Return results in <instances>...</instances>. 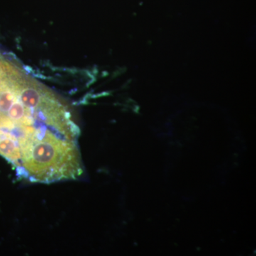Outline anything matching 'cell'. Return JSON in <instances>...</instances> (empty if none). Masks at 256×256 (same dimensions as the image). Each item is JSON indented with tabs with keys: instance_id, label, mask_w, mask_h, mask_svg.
Wrapping results in <instances>:
<instances>
[{
	"instance_id": "6da1fadb",
	"label": "cell",
	"mask_w": 256,
	"mask_h": 256,
	"mask_svg": "<svg viewBox=\"0 0 256 256\" xmlns=\"http://www.w3.org/2000/svg\"><path fill=\"white\" fill-rule=\"evenodd\" d=\"M79 136L69 106L0 50V156L31 182L76 180Z\"/></svg>"
}]
</instances>
